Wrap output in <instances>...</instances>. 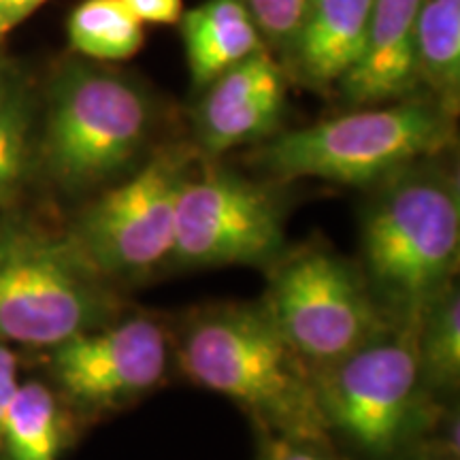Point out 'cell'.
Returning a JSON list of instances; mask_svg holds the SVG:
<instances>
[{"label": "cell", "mask_w": 460, "mask_h": 460, "mask_svg": "<svg viewBox=\"0 0 460 460\" xmlns=\"http://www.w3.org/2000/svg\"><path fill=\"white\" fill-rule=\"evenodd\" d=\"M180 358L192 382L237 402L271 437L320 447L331 441L314 369L262 301L217 305L194 315Z\"/></svg>", "instance_id": "obj_1"}, {"label": "cell", "mask_w": 460, "mask_h": 460, "mask_svg": "<svg viewBox=\"0 0 460 460\" xmlns=\"http://www.w3.org/2000/svg\"><path fill=\"white\" fill-rule=\"evenodd\" d=\"M362 216V275L388 320L416 331L456 271L460 190L452 172L411 164L377 183Z\"/></svg>", "instance_id": "obj_2"}, {"label": "cell", "mask_w": 460, "mask_h": 460, "mask_svg": "<svg viewBox=\"0 0 460 460\" xmlns=\"http://www.w3.org/2000/svg\"><path fill=\"white\" fill-rule=\"evenodd\" d=\"M452 122L429 96H410L271 137L256 163L275 180L369 188L444 152L454 139Z\"/></svg>", "instance_id": "obj_3"}, {"label": "cell", "mask_w": 460, "mask_h": 460, "mask_svg": "<svg viewBox=\"0 0 460 460\" xmlns=\"http://www.w3.org/2000/svg\"><path fill=\"white\" fill-rule=\"evenodd\" d=\"M158 109L139 79L122 71L68 62L51 82L43 158L68 188H88L139 163L154 137Z\"/></svg>", "instance_id": "obj_4"}, {"label": "cell", "mask_w": 460, "mask_h": 460, "mask_svg": "<svg viewBox=\"0 0 460 460\" xmlns=\"http://www.w3.org/2000/svg\"><path fill=\"white\" fill-rule=\"evenodd\" d=\"M111 288L71 237L31 226L0 228V341L56 348L109 324Z\"/></svg>", "instance_id": "obj_5"}, {"label": "cell", "mask_w": 460, "mask_h": 460, "mask_svg": "<svg viewBox=\"0 0 460 460\" xmlns=\"http://www.w3.org/2000/svg\"><path fill=\"white\" fill-rule=\"evenodd\" d=\"M264 307L292 349L324 369L394 326L362 275L335 252L312 245L273 264Z\"/></svg>", "instance_id": "obj_6"}, {"label": "cell", "mask_w": 460, "mask_h": 460, "mask_svg": "<svg viewBox=\"0 0 460 460\" xmlns=\"http://www.w3.org/2000/svg\"><path fill=\"white\" fill-rule=\"evenodd\" d=\"M314 376L326 427L369 456L386 458L401 450L420 427L427 390L416 331L390 326Z\"/></svg>", "instance_id": "obj_7"}, {"label": "cell", "mask_w": 460, "mask_h": 460, "mask_svg": "<svg viewBox=\"0 0 460 460\" xmlns=\"http://www.w3.org/2000/svg\"><path fill=\"white\" fill-rule=\"evenodd\" d=\"M284 252V200L273 188L216 164L188 172L175 205V267H273Z\"/></svg>", "instance_id": "obj_8"}, {"label": "cell", "mask_w": 460, "mask_h": 460, "mask_svg": "<svg viewBox=\"0 0 460 460\" xmlns=\"http://www.w3.org/2000/svg\"><path fill=\"white\" fill-rule=\"evenodd\" d=\"M190 171L186 149H164L84 211L68 237L96 273L143 279L171 261L175 205Z\"/></svg>", "instance_id": "obj_9"}, {"label": "cell", "mask_w": 460, "mask_h": 460, "mask_svg": "<svg viewBox=\"0 0 460 460\" xmlns=\"http://www.w3.org/2000/svg\"><path fill=\"white\" fill-rule=\"evenodd\" d=\"M169 360L171 337L164 326L135 315L56 345L54 376L79 405L113 410L160 386Z\"/></svg>", "instance_id": "obj_10"}, {"label": "cell", "mask_w": 460, "mask_h": 460, "mask_svg": "<svg viewBox=\"0 0 460 460\" xmlns=\"http://www.w3.org/2000/svg\"><path fill=\"white\" fill-rule=\"evenodd\" d=\"M200 92L194 137L209 158L271 139L286 111L284 68L267 48L230 66Z\"/></svg>", "instance_id": "obj_11"}, {"label": "cell", "mask_w": 460, "mask_h": 460, "mask_svg": "<svg viewBox=\"0 0 460 460\" xmlns=\"http://www.w3.org/2000/svg\"><path fill=\"white\" fill-rule=\"evenodd\" d=\"M422 0H376L365 48L337 85L352 109L416 96V22Z\"/></svg>", "instance_id": "obj_12"}, {"label": "cell", "mask_w": 460, "mask_h": 460, "mask_svg": "<svg viewBox=\"0 0 460 460\" xmlns=\"http://www.w3.org/2000/svg\"><path fill=\"white\" fill-rule=\"evenodd\" d=\"M376 0H309L288 66L314 90L337 88L365 48Z\"/></svg>", "instance_id": "obj_13"}, {"label": "cell", "mask_w": 460, "mask_h": 460, "mask_svg": "<svg viewBox=\"0 0 460 460\" xmlns=\"http://www.w3.org/2000/svg\"><path fill=\"white\" fill-rule=\"evenodd\" d=\"M180 28L190 77L199 90L264 49L245 0H205L199 7L183 11Z\"/></svg>", "instance_id": "obj_14"}, {"label": "cell", "mask_w": 460, "mask_h": 460, "mask_svg": "<svg viewBox=\"0 0 460 460\" xmlns=\"http://www.w3.org/2000/svg\"><path fill=\"white\" fill-rule=\"evenodd\" d=\"M418 88L456 118L460 102V0H422L416 22Z\"/></svg>", "instance_id": "obj_15"}, {"label": "cell", "mask_w": 460, "mask_h": 460, "mask_svg": "<svg viewBox=\"0 0 460 460\" xmlns=\"http://www.w3.org/2000/svg\"><path fill=\"white\" fill-rule=\"evenodd\" d=\"M66 420L56 396L41 382L20 384L0 429L7 460H58Z\"/></svg>", "instance_id": "obj_16"}, {"label": "cell", "mask_w": 460, "mask_h": 460, "mask_svg": "<svg viewBox=\"0 0 460 460\" xmlns=\"http://www.w3.org/2000/svg\"><path fill=\"white\" fill-rule=\"evenodd\" d=\"M73 51L92 62H122L146 41L143 24L122 0H82L66 22Z\"/></svg>", "instance_id": "obj_17"}, {"label": "cell", "mask_w": 460, "mask_h": 460, "mask_svg": "<svg viewBox=\"0 0 460 460\" xmlns=\"http://www.w3.org/2000/svg\"><path fill=\"white\" fill-rule=\"evenodd\" d=\"M420 377L427 393H452L460 379V296L450 284L429 305L416 329Z\"/></svg>", "instance_id": "obj_18"}, {"label": "cell", "mask_w": 460, "mask_h": 460, "mask_svg": "<svg viewBox=\"0 0 460 460\" xmlns=\"http://www.w3.org/2000/svg\"><path fill=\"white\" fill-rule=\"evenodd\" d=\"M32 101L24 79L0 62V207L9 203L31 160Z\"/></svg>", "instance_id": "obj_19"}, {"label": "cell", "mask_w": 460, "mask_h": 460, "mask_svg": "<svg viewBox=\"0 0 460 460\" xmlns=\"http://www.w3.org/2000/svg\"><path fill=\"white\" fill-rule=\"evenodd\" d=\"M264 48L288 54L309 0H245Z\"/></svg>", "instance_id": "obj_20"}, {"label": "cell", "mask_w": 460, "mask_h": 460, "mask_svg": "<svg viewBox=\"0 0 460 460\" xmlns=\"http://www.w3.org/2000/svg\"><path fill=\"white\" fill-rule=\"evenodd\" d=\"M141 24H180L181 0H122Z\"/></svg>", "instance_id": "obj_21"}, {"label": "cell", "mask_w": 460, "mask_h": 460, "mask_svg": "<svg viewBox=\"0 0 460 460\" xmlns=\"http://www.w3.org/2000/svg\"><path fill=\"white\" fill-rule=\"evenodd\" d=\"M258 460H335V458H331L329 454L322 452L320 446L271 437V441H269V446L264 447Z\"/></svg>", "instance_id": "obj_22"}, {"label": "cell", "mask_w": 460, "mask_h": 460, "mask_svg": "<svg viewBox=\"0 0 460 460\" xmlns=\"http://www.w3.org/2000/svg\"><path fill=\"white\" fill-rule=\"evenodd\" d=\"M17 386H20V382H17L15 354L7 345L0 343V429H3V420L7 416Z\"/></svg>", "instance_id": "obj_23"}, {"label": "cell", "mask_w": 460, "mask_h": 460, "mask_svg": "<svg viewBox=\"0 0 460 460\" xmlns=\"http://www.w3.org/2000/svg\"><path fill=\"white\" fill-rule=\"evenodd\" d=\"M45 0H0V39L28 20Z\"/></svg>", "instance_id": "obj_24"}, {"label": "cell", "mask_w": 460, "mask_h": 460, "mask_svg": "<svg viewBox=\"0 0 460 460\" xmlns=\"http://www.w3.org/2000/svg\"><path fill=\"white\" fill-rule=\"evenodd\" d=\"M447 460H452V458H447Z\"/></svg>", "instance_id": "obj_25"}]
</instances>
